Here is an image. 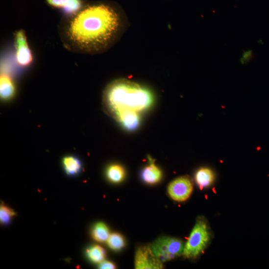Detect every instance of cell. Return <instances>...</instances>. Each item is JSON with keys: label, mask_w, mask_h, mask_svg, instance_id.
<instances>
[{"label": "cell", "mask_w": 269, "mask_h": 269, "mask_svg": "<svg viewBox=\"0 0 269 269\" xmlns=\"http://www.w3.org/2000/svg\"><path fill=\"white\" fill-rule=\"evenodd\" d=\"M149 165L145 167L142 172L143 181L148 184H155L162 179V173L160 169L155 165V160L151 157H148Z\"/></svg>", "instance_id": "cell-9"}, {"label": "cell", "mask_w": 269, "mask_h": 269, "mask_svg": "<svg viewBox=\"0 0 269 269\" xmlns=\"http://www.w3.org/2000/svg\"><path fill=\"white\" fill-rule=\"evenodd\" d=\"M87 256L93 262L99 264L105 260L106 252L102 247L96 245L87 249Z\"/></svg>", "instance_id": "cell-15"}, {"label": "cell", "mask_w": 269, "mask_h": 269, "mask_svg": "<svg viewBox=\"0 0 269 269\" xmlns=\"http://www.w3.org/2000/svg\"><path fill=\"white\" fill-rule=\"evenodd\" d=\"M111 115L127 130H134L139 125L140 117L138 112L129 109H121L114 112Z\"/></svg>", "instance_id": "cell-8"}, {"label": "cell", "mask_w": 269, "mask_h": 269, "mask_svg": "<svg viewBox=\"0 0 269 269\" xmlns=\"http://www.w3.org/2000/svg\"><path fill=\"white\" fill-rule=\"evenodd\" d=\"M126 175L124 169L119 165H112L107 169L106 175L109 180L113 183L122 182Z\"/></svg>", "instance_id": "cell-12"}, {"label": "cell", "mask_w": 269, "mask_h": 269, "mask_svg": "<svg viewBox=\"0 0 269 269\" xmlns=\"http://www.w3.org/2000/svg\"><path fill=\"white\" fill-rule=\"evenodd\" d=\"M193 191V185L187 176L179 177L171 182L168 188L170 197L174 200L182 202L187 200Z\"/></svg>", "instance_id": "cell-6"}, {"label": "cell", "mask_w": 269, "mask_h": 269, "mask_svg": "<svg viewBox=\"0 0 269 269\" xmlns=\"http://www.w3.org/2000/svg\"><path fill=\"white\" fill-rule=\"evenodd\" d=\"M123 22L110 6H89L61 23L59 34L64 46L72 51L87 54L102 52L122 34Z\"/></svg>", "instance_id": "cell-1"}, {"label": "cell", "mask_w": 269, "mask_h": 269, "mask_svg": "<svg viewBox=\"0 0 269 269\" xmlns=\"http://www.w3.org/2000/svg\"><path fill=\"white\" fill-rule=\"evenodd\" d=\"M154 100V96L148 89L126 79L111 83L103 95L104 104L111 114L121 109L144 111L150 107Z\"/></svg>", "instance_id": "cell-2"}, {"label": "cell", "mask_w": 269, "mask_h": 269, "mask_svg": "<svg viewBox=\"0 0 269 269\" xmlns=\"http://www.w3.org/2000/svg\"><path fill=\"white\" fill-rule=\"evenodd\" d=\"M71 0H47L48 3L55 8H62L65 10Z\"/></svg>", "instance_id": "cell-18"}, {"label": "cell", "mask_w": 269, "mask_h": 269, "mask_svg": "<svg viewBox=\"0 0 269 269\" xmlns=\"http://www.w3.org/2000/svg\"><path fill=\"white\" fill-rule=\"evenodd\" d=\"M108 246L114 251L122 249L125 246L124 237L119 233L111 234L107 241Z\"/></svg>", "instance_id": "cell-16"}, {"label": "cell", "mask_w": 269, "mask_h": 269, "mask_svg": "<svg viewBox=\"0 0 269 269\" xmlns=\"http://www.w3.org/2000/svg\"><path fill=\"white\" fill-rule=\"evenodd\" d=\"M14 40L17 62L22 67L29 66L33 61V56L24 30H19L15 33Z\"/></svg>", "instance_id": "cell-5"}, {"label": "cell", "mask_w": 269, "mask_h": 269, "mask_svg": "<svg viewBox=\"0 0 269 269\" xmlns=\"http://www.w3.org/2000/svg\"><path fill=\"white\" fill-rule=\"evenodd\" d=\"M63 163L65 171L69 175L77 174L81 170V163L74 156H69L65 157Z\"/></svg>", "instance_id": "cell-13"}, {"label": "cell", "mask_w": 269, "mask_h": 269, "mask_svg": "<svg viewBox=\"0 0 269 269\" xmlns=\"http://www.w3.org/2000/svg\"><path fill=\"white\" fill-rule=\"evenodd\" d=\"M210 240L206 223L198 220L184 246L183 255L186 258H195L202 253Z\"/></svg>", "instance_id": "cell-3"}, {"label": "cell", "mask_w": 269, "mask_h": 269, "mask_svg": "<svg viewBox=\"0 0 269 269\" xmlns=\"http://www.w3.org/2000/svg\"><path fill=\"white\" fill-rule=\"evenodd\" d=\"M253 51L251 50L244 51L243 56L241 59V62L243 65L248 63L253 57Z\"/></svg>", "instance_id": "cell-19"}, {"label": "cell", "mask_w": 269, "mask_h": 269, "mask_svg": "<svg viewBox=\"0 0 269 269\" xmlns=\"http://www.w3.org/2000/svg\"><path fill=\"white\" fill-rule=\"evenodd\" d=\"M15 215V212L7 206L2 205L0 208V220L2 223H9Z\"/></svg>", "instance_id": "cell-17"}, {"label": "cell", "mask_w": 269, "mask_h": 269, "mask_svg": "<svg viewBox=\"0 0 269 269\" xmlns=\"http://www.w3.org/2000/svg\"><path fill=\"white\" fill-rule=\"evenodd\" d=\"M16 94L14 82L10 76L3 73L0 78V95L4 101H9L14 98Z\"/></svg>", "instance_id": "cell-10"}, {"label": "cell", "mask_w": 269, "mask_h": 269, "mask_svg": "<svg viewBox=\"0 0 269 269\" xmlns=\"http://www.w3.org/2000/svg\"><path fill=\"white\" fill-rule=\"evenodd\" d=\"M99 268L102 269H113L116 268V266L113 263L104 260L99 264Z\"/></svg>", "instance_id": "cell-20"}, {"label": "cell", "mask_w": 269, "mask_h": 269, "mask_svg": "<svg viewBox=\"0 0 269 269\" xmlns=\"http://www.w3.org/2000/svg\"><path fill=\"white\" fill-rule=\"evenodd\" d=\"M92 235L98 242L105 243L107 241L110 234L107 226L103 222H98L94 226Z\"/></svg>", "instance_id": "cell-14"}, {"label": "cell", "mask_w": 269, "mask_h": 269, "mask_svg": "<svg viewBox=\"0 0 269 269\" xmlns=\"http://www.w3.org/2000/svg\"><path fill=\"white\" fill-rule=\"evenodd\" d=\"M184 246L183 242L179 239L163 237L157 239L151 247L157 257L163 263L183 254Z\"/></svg>", "instance_id": "cell-4"}, {"label": "cell", "mask_w": 269, "mask_h": 269, "mask_svg": "<svg viewBox=\"0 0 269 269\" xmlns=\"http://www.w3.org/2000/svg\"><path fill=\"white\" fill-rule=\"evenodd\" d=\"M196 184L201 190L212 185L215 181V174L210 169L201 168L196 174Z\"/></svg>", "instance_id": "cell-11"}, {"label": "cell", "mask_w": 269, "mask_h": 269, "mask_svg": "<svg viewBox=\"0 0 269 269\" xmlns=\"http://www.w3.org/2000/svg\"><path fill=\"white\" fill-rule=\"evenodd\" d=\"M135 267L137 269H161L163 268V265L151 246H143L139 248L136 252Z\"/></svg>", "instance_id": "cell-7"}]
</instances>
